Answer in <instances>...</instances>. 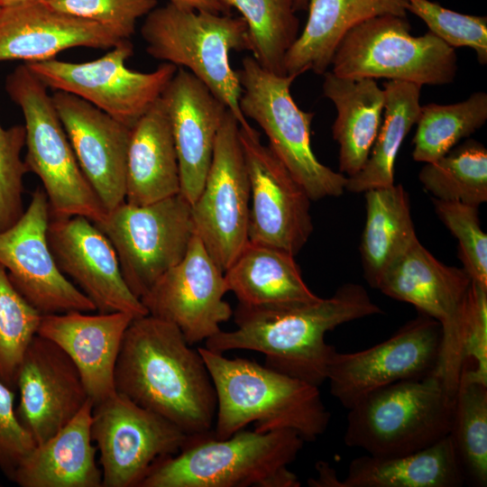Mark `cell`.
<instances>
[{
	"label": "cell",
	"mask_w": 487,
	"mask_h": 487,
	"mask_svg": "<svg viewBox=\"0 0 487 487\" xmlns=\"http://www.w3.org/2000/svg\"><path fill=\"white\" fill-rule=\"evenodd\" d=\"M170 3L182 8L196 11H207L216 14H228L229 11L218 0H170Z\"/></svg>",
	"instance_id": "obj_44"
},
{
	"label": "cell",
	"mask_w": 487,
	"mask_h": 487,
	"mask_svg": "<svg viewBox=\"0 0 487 487\" xmlns=\"http://www.w3.org/2000/svg\"><path fill=\"white\" fill-rule=\"evenodd\" d=\"M486 120L487 94L483 91L474 92L455 104L431 103L421 106L412 158L424 163L436 161L480 129Z\"/></svg>",
	"instance_id": "obj_34"
},
{
	"label": "cell",
	"mask_w": 487,
	"mask_h": 487,
	"mask_svg": "<svg viewBox=\"0 0 487 487\" xmlns=\"http://www.w3.org/2000/svg\"><path fill=\"white\" fill-rule=\"evenodd\" d=\"M464 479L449 434L412 453L359 456L349 464L341 487H457Z\"/></svg>",
	"instance_id": "obj_30"
},
{
	"label": "cell",
	"mask_w": 487,
	"mask_h": 487,
	"mask_svg": "<svg viewBox=\"0 0 487 487\" xmlns=\"http://www.w3.org/2000/svg\"><path fill=\"white\" fill-rule=\"evenodd\" d=\"M25 146L24 125L7 129L0 124V232L23 215V179L28 171L21 152Z\"/></svg>",
	"instance_id": "obj_41"
},
{
	"label": "cell",
	"mask_w": 487,
	"mask_h": 487,
	"mask_svg": "<svg viewBox=\"0 0 487 487\" xmlns=\"http://www.w3.org/2000/svg\"><path fill=\"white\" fill-rule=\"evenodd\" d=\"M50 217L48 198L38 188L21 217L0 232V265L42 316L95 311L92 301L58 267L47 239Z\"/></svg>",
	"instance_id": "obj_17"
},
{
	"label": "cell",
	"mask_w": 487,
	"mask_h": 487,
	"mask_svg": "<svg viewBox=\"0 0 487 487\" xmlns=\"http://www.w3.org/2000/svg\"><path fill=\"white\" fill-rule=\"evenodd\" d=\"M224 271L194 234L182 260L140 299L148 314L175 325L190 345L217 334L233 316Z\"/></svg>",
	"instance_id": "obj_18"
},
{
	"label": "cell",
	"mask_w": 487,
	"mask_h": 487,
	"mask_svg": "<svg viewBox=\"0 0 487 487\" xmlns=\"http://www.w3.org/2000/svg\"><path fill=\"white\" fill-rule=\"evenodd\" d=\"M366 289L345 283L327 299L291 307L246 306L238 303L236 328L206 340V348L218 354L244 349L265 356V366L319 387L335 348L326 335L345 323L381 314Z\"/></svg>",
	"instance_id": "obj_2"
},
{
	"label": "cell",
	"mask_w": 487,
	"mask_h": 487,
	"mask_svg": "<svg viewBox=\"0 0 487 487\" xmlns=\"http://www.w3.org/2000/svg\"><path fill=\"white\" fill-rule=\"evenodd\" d=\"M19 422L36 445L65 427L90 400L81 375L68 354L36 335L16 378Z\"/></svg>",
	"instance_id": "obj_20"
},
{
	"label": "cell",
	"mask_w": 487,
	"mask_h": 487,
	"mask_svg": "<svg viewBox=\"0 0 487 487\" xmlns=\"http://www.w3.org/2000/svg\"><path fill=\"white\" fill-rule=\"evenodd\" d=\"M0 9H1V6H0Z\"/></svg>",
	"instance_id": "obj_48"
},
{
	"label": "cell",
	"mask_w": 487,
	"mask_h": 487,
	"mask_svg": "<svg viewBox=\"0 0 487 487\" xmlns=\"http://www.w3.org/2000/svg\"><path fill=\"white\" fill-rule=\"evenodd\" d=\"M295 256L248 242L224 271L228 290L246 306L291 307L320 299L305 283Z\"/></svg>",
	"instance_id": "obj_29"
},
{
	"label": "cell",
	"mask_w": 487,
	"mask_h": 487,
	"mask_svg": "<svg viewBox=\"0 0 487 487\" xmlns=\"http://www.w3.org/2000/svg\"><path fill=\"white\" fill-rule=\"evenodd\" d=\"M383 87V122L364 166L356 174L347 177L345 190L352 193H363L368 189L394 184V164L398 152L419 115L420 86L389 80Z\"/></svg>",
	"instance_id": "obj_32"
},
{
	"label": "cell",
	"mask_w": 487,
	"mask_h": 487,
	"mask_svg": "<svg viewBox=\"0 0 487 487\" xmlns=\"http://www.w3.org/2000/svg\"><path fill=\"white\" fill-rule=\"evenodd\" d=\"M41 317L18 292L0 265V381L14 391L19 367L37 335Z\"/></svg>",
	"instance_id": "obj_37"
},
{
	"label": "cell",
	"mask_w": 487,
	"mask_h": 487,
	"mask_svg": "<svg viewBox=\"0 0 487 487\" xmlns=\"http://www.w3.org/2000/svg\"><path fill=\"white\" fill-rule=\"evenodd\" d=\"M471 282L464 268L442 263L418 239L385 271L376 287L439 323L441 349L434 374L452 396L464 367L465 306Z\"/></svg>",
	"instance_id": "obj_10"
},
{
	"label": "cell",
	"mask_w": 487,
	"mask_h": 487,
	"mask_svg": "<svg viewBox=\"0 0 487 487\" xmlns=\"http://www.w3.org/2000/svg\"><path fill=\"white\" fill-rule=\"evenodd\" d=\"M454 397L434 373L367 394L348 409L345 444L375 456L427 447L451 431Z\"/></svg>",
	"instance_id": "obj_6"
},
{
	"label": "cell",
	"mask_w": 487,
	"mask_h": 487,
	"mask_svg": "<svg viewBox=\"0 0 487 487\" xmlns=\"http://www.w3.org/2000/svg\"><path fill=\"white\" fill-rule=\"evenodd\" d=\"M115 389L188 436L212 432L216 390L198 350L173 324L150 314L128 326L115 369Z\"/></svg>",
	"instance_id": "obj_1"
},
{
	"label": "cell",
	"mask_w": 487,
	"mask_h": 487,
	"mask_svg": "<svg viewBox=\"0 0 487 487\" xmlns=\"http://www.w3.org/2000/svg\"><path fill=\"white\" fill-rule=\"evenodd\" d=\"M433 198L478 207L487 201V150L475 140L454 147L418 173Z\"/></svg>",
	"instance_id": "obj_35"
},
{
	"label": "cell",
	"mask_w": 487,
	"mask_h": 487,
	"mask_svg": "<svg viewBox=\"0 0 487 487\" xmlns=\"http://www.w3.org/2000/svg\"><path fill=\"white\" fill-rule=\"evenodd\" d=\"M309 0H294V8L296 12L307 11Z\"/></svg>",
	"instance_id": "obj_47"
},
{
	"label": "cell",
	"mask_w": 487,
	"mask_h": 487,
	"mask_svg": "<svg viewBox=\"0 0 487 487\" xmlns=\"http://www.w3.org/2000/svg\"><path fill=\"white\" fill-rule=\"evenodd\" d=\"M52 9L93 22L122 40H130L138 20L157 6V0H47Z\"/></svg>",
	"instance_id": "obj_40"
},
{
	"label": "cell",
	"mask_w": 487,
	"mask_h": 487,
	"mask_svg": "<svg viewBox=\"0 0 487 487\" xmlns=\"http://www.w3.org/2000/svg\"><path fill=\"white\" fill-rule=\"evenodd\" d=\"M78 165L107 211L125 201L131 128L82 98L51 96Z\"/></svg>",
	"instance_id": "obj_21"
},
{
	"label": "cell",
	"mask_w": 487,
	"mask_h": 487,
	"mask_svg": "<svg viewBox=\"0 0 487 487\" xmlns=\"http://www.w3.org/2000/svg\"><path fill=\"white\" fill-rule=\"evenodd\" d=\"M235 8L248 28L250 51L265 69L287 75L284 60L299 35V21L294 0H218Z\"/></svg>",
	"instance_id": "obj_33"
},
{
	"label": "cell",
	"mask_w": 487,
	"mask_h": 487,
	"mask_svg": "<svg viewBox=\"0 0 487 487\" xmlns=\"http://www.w3.org/2000/svg\"><path fill=\"white\" fill-rule=\"evenodd\" d=\"M198 350L216 390V438H227L250 423L261 433L293 430L304 441H315L326 432L331 414L317 386L253 360Z\"/></svg>",
	"instance_id": "obj_3"
},
{
	"label": "cell",
	"mask_w": 487,
	"mask_h": 487,
	"mask_svg": "<svg viewBox=\"0 0 487 487\" xmlns=\"http://www.w3.org/2000/svg\"><path fill=\"white\" fill-rule=\"evenodd\" d=\"M407 11L452 48L473 49L480 64L487 63V18L457 13L429 0H406Z\"/></svg>",
	"instance_id": "obj_38"
},
{
	"label": "cell",
	"mask_w": 487,
	"mask_h": 487,
	"mask_svg": "<svg viewBox=\"0 0 487 487\" xmlns=\"http://www.w3.org/2000/svg\"><path fill=\"white\" fill-rule=\"evenodd\" d=\"M92 409L93 403L87 401L65 427L36 445L11 480L22 487H101L90 432Z\"/></svg>",
	"instance_id": "obj_25"
},
{
	"label": "cell",
	"mask_w": 487,
	"mask_h": 487,
	"mask_svg": "<svg viewBox=\"0 0 487 487\" xmlns=\"http://www.w3.org/2000/svg\"><path fill=\"white\" fill-rule=\"evenodd\" d=\"M122 41L97 23L41 2L0 9V62L46 60L67 49H111Z\"/></svg>",
	"instance_id": "obj_24"
},
{
	"label": "cell",
	"mask_w": 487,
	"mask_h": 487,
	"mask_svg": "<svg viewBox=\"0 0 487 487\" xmlns=\"http://www.w3.org/2000/svg\"><path fill=\"white\" fill-rule=\"evenodd\" d=\"M161 98L178 155L180 193L191 205L203 188L227 107L184 68H178Z\"/></svg>",
	"instance_id": "obj_22"
},
{
	"label": "cell",
	"mask_w": 487,
	"mask_h": 487,
	"mask_svg": "<svg viewBox=\"0 0 487 487\" xmlns=\"http://www.w3.org/2000/svg\"><path fill=\"white\" fill-rule=\"evenodd\" d=\"M364 193L366 217L360 254L367 282L375 288L385 271L418 238L409 198L400 184Z\"/></svg>",
	"instance_id": "obj_31"
},
{
	"label": "cell",
	"mask_w": 487,
	"mask_h": 487,
	"mask_svg": "<svg viewBox=\"0 0 487 487\" xmlns=\"http://www.w3.org/2000/svg\"><path fill=\"white\" fill-rule=\"evenodd\" d=\"M90 432L103 487H140L158 461L179 453L191 436L116 391L93 406Z\"/></svg>",
	"instance_id": "obj_13"
},
{
	"label": "cell",
	"mask_w": 487,
	"mask_h": 487,
	"mask_svg": "<svg viewBox=\"0 0 487 487\" xmlns=\"http://www.w3.org/2000/svg\"><path fill=\"white\" fill-rule=\"evenodd\" d=\"M323 94L336 109L332 135L339 146V171L359 172L371 153L384 111L385 92L372 78L340 77L326 71Z\"/></svg>",
	"instance_id": "obj_28"
},
{
	"label": "cell",
	"mask_w": 487,
	"mask_h": 487,
	"mask_svg": "<svg viewBox=\"0 0 487 487\" xmlns=\"http://www.w3.org/2000/svg\"><path fill=\"white\" fill-rule=\"evenodd\" d=\"M304 442L289 429L192 436L179 453L158 461L140 487H299L289 465Z\"/></svg>",
	"instance_id": "obj_4"
},
{
	"label": "cell",
	"mask_w": 487,
	"mask_h": 487,
	"mask_svg": "<svg viewBox=\"0 0 487 487\" xmlns=\"http://www.w3.org/2000/svg\"><path fill=\"white\" fill-rule=\"evenodd\" d=\"M318 477L308 482L309 486L314 487H341V481L336 477L335 470L325 462L317 464Z\"/></svg>",
	"instance_id": "obj_45"
},
{
	"label": "cell",
	"mask_w": 487,
	"mask_h": 487,
	"mask_svg": "<svg viewBox=\"0 0 487 487\" xmlns=\"http://www.w3.org/2000/svg\"><path fill=\"white\" fill-rule=\"evenodd\" d=\"M47 0H0V6L6 7L23 4L40 3Z\"/></svg>",
	"instance_id": "obj_46"
},
{
	"label": "cell",
	"mask_w": 487,
	"mask_h": 487,
	"mask_svg": "<svg viewBox=\"0 0 487 487\" xmlns=\"http://www.w3.org/2000/svg\"><path fill=\"white\" fill-rule=\"evenodd\" d=\"M134 317L124 312L43 315L37 335L60 347L77 366L93 406L113 393L124 333Z\"/></svg>",
	"instance_id": "obj_23"
},
{
	"label": "cell",
	"mask_w": 487,
	"mask_h": 487,
	"mask_svg": "<svg viewBox=\"0 0 487 487\" xmlns=\"http://www.w3.org/2000/svg\"><path fill=\"white\" fill-rule=\"evenodd\" d=\"M180 193V175L170 119L160 97L131 129L125 202L143 206Z\"/></svg>",
	"instance_id": "obj_27"
},
{
	"label": "cell",
	"mask_w": 487,
	"mask_h": 487,
	"mask_svg": "<svg viewBox=\"0 0 487 487\" xmlns=\"http://www.w3.org/2000/svg\"><path fill=\"white\" fill-rule=\"evenodd\" d=\"M24 118V162L43 185L51 217L82 216L93 223L106 210L81 170L47 87L24 64L5 81Z\"/></svg>",
	"instance_id": "obj_7"
},
{
	"label": "cell",
	"mask_w": 487,
	"mask_h": 487,
	"mask_svg": "<svg viewBox=\"0 0 487 487\" xmlns=\"http://www.w3.org/2000/svg\"><path fill=\"white\" fill-rule=\"evenodd\" d=\"M450 436L464 477L487 485V385L460 379L454 396Z\"/></svg>",
	"instance_id": "obj_36"
},
{
	"label": "cell",
	"mask_w": 487,
	"mask_h": 487,
	"mask_svg": "<svg viewBox=\"0 0 487 487\" xmlns=\"http://www.w3.org/2000/svg\"><path fill=\"white\" fill-rule=\"evenodd\" d=\"M463 359L460 379L487 385V288L473 280L465 306Z\"/></svg>",
	"instance_id": "obj_42"
},
{
	"label": "cell",
	"mask_w": 487,
	"mask_h": 487,
	"mask_svg": "<svg viewBox=\"0 0 487 487\" xmlns=\"http://www.w3.org/2000/svg\"><path fill=\"white\" fill-rule=\"evenodd\" d=\"M133 53V43L123 40L94 60L51 59L25 65L47 87L77 96L132 129L178 69L163 62L151 72L133 70L125 65Z\"/></svg>",
	"instance_id": "obj_12"
},
{
	"label": "cell",
	"mask_w": 487,
	"mask_h": 487,
	"mask_svg": "<svg viewBox=\"0 0 487 487\" xmlns=\"http://www.w3.org/2000/svg\"><path fill=\"white\" fill-rule=\"evenodd\" d=\"M435 211L458 242L459 258L472 280L487 288V235L478 207L432 198Z\"/></svg>",
	"instance_id": "obj_39"
},
{
	"label": "cell",
	"mask_w": 487,
	"mask_h": 487,
	"mask_svg": "<svg viewBox=\"0 0 487 487\" xmlns=\"http://www.w3.org/2000/svg\"><path fill=\"white\" fill-rule=\"evenodd\" d=\"M239 126L227 109L203 188L191 204L195 234L224 271L249 242L250 182Z\"/></svg>",
	"instance_id": "obj_14"
},
{
	"label": "cell",
	"mask_w": 487,
	"mask_h": 487,
	"mask_svg": "<svg viewBox=\"0 0 487 487\" xmlns=\"http://www.w3.org/2000/svg\"><path fill=\"white\" fill-rule=\"evenodd\" d=\"M331 67L340 77L441 86L454 81L457 56L429 31L411 35L406 16L383 14L350 30L337 46Z\"/></svg>",
	"instance_id": "obj_9"
},
{
	"label": "cell",
	"mask_w": 487,
	"mask_h": 487,
	"mask_svg": "<svg viewBox=\"0 0 487 487\" xmlns=\"http://www.w3.org/2000/svg\"><path fill=\"white\" fill-rule=\"evenodd\" d=\"M250 182L249 242L296 255L308 241L313 222L305 188L261 141L253 126H239Z\"/></svg>",
	"instance_id": "obj_16"
},
{
	"label": "cell",
	"mask_w": 487,
	"mask_h": 487,
	"mask_svg": "<svg viewBox=\"0 0 487 487\" xmlns=\"http://www.w3.org/2000/svg\"><path fill=\"white\" fill-rule=\"evenodd\" d=\"M236 71L242 87V114L262 129L270 150L310 199L341 196L347 177L321 163L313 152L310 135L315 114L301 110L291 96L290 86L297 77L274 74L253 56L244 58Z\"/></svg>",
	"instance_id": "obj_8"
},
{
	"label": "cell",
	"mask_w": 487,
	"mask_h": 487,
	"mask_svg": "<svg viewBox=\"0 0 487 487\" xmlns=\"http://www.w3.org/2000/svg\"><path fill=\"white\" fill-rule=\"evenodd\" d=\"M94 224L115 248L138 299L182 260L195 234L191 205L181 193L143 206L124 201Z\"/></svg>",
	"instance_id": "obj_11"
},
{
	"label": "cell",
	"mask_w": 487,
	"mask_h": 487,
	"mask_svg": "<svg viewBox=\"0 0 487 487\" xmlns=\"http://www.w3.org/2000/svg\"><path fill=\"white\" fill-rule=\"evenodd\" d=\"M14 390L0 381V468L12 479L20 462L36 446L18 420Z\"/></svg>",
	"instance_id": "obj_43"
},
{
	"label": "cell",
	"mask_w": 487,
	"mask_h": 487,
	"mask_svg": "<svg viewBox=\"0 0 487 487\" xmlns=\"http://www.w3.org/2000/svg\"><path fill=\"white\" fill-rule=\"evenodd\" d=\"M47 239L61 272L97 312H124L133 317L148 314L128 288L112 244L91 220L82 216L51 217Z\"/></svg>",
	"instance_id": "obj_19"
},
{
	"label": "cell",
	"mask_w": 487,
	"mask_h": 487,
	"mask_svg": "<svg viewBox=\"0 0 487 487\" xmlns=\"http://www.w3.org/2000/svg\"><path fill=\"white\" fill-rule=\"evenodd\" d=\"M302 32L288 50L287 75L313 71L323 75L331 66L335 50L346 33L372 17L407 16L406 0H309Z\"/></svg>",
	"instance_id": "obj_26"
},
{
	"label": "cell",
	"mask_w": 487,
	"mask_h": 487,
	"mask_svg": "<svg viewBox=\"0 0 487 487\" xmlns=\"http://www.w3.org/2000/svg\"><path fill=\"white\" fill-rule=\"evenodd\" d=\"M141 34L150 56L191 72L234 114L240 127L251 126L240 110L242 87L230 64L232 51H250L241 16L169 3L146 15Z\"/></svg>",
	"instance_id": "obj_5"
},
{
	"label": "cell",
	"mask_w": 487,
	"mask_h": 487,
	"mask_svg": "<svg viewBox=\"0 0 487 487\" xmlns=\"http://www.w3.org/2000/svg\"><path fill=\"white\" fill-rule=\"evenodd\" d=\"M441 327L418 312L380 344L353 353H333L326 373L330 393L347 409L373 391L434 372L441 349Z\"/></svg>",
	"instance_id": "obj_15"
}]
</instances>
